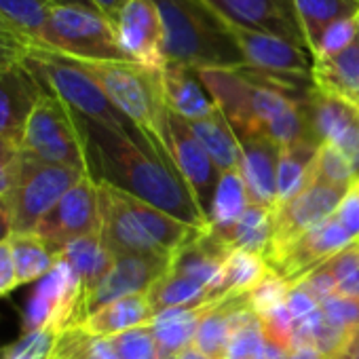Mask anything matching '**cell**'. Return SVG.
<instances>
[{
	"label": "cell",
	"mask_w": 359,
	"mask_h": 359,
	"mask_svg": "<svg viewBox=\"0 0 359 359\" xmlns=\"http://www.w3.org/2000/svg\"><path fill=\"white\" fill-rule=\"evenodd\" d=\"M81 121L87 142L89 175L95 182H106L180 222L210 231L189 184L173 165L165 163L154 150L129 135L116 133L83 116Z\"/></svg>",
	"instance_id": "1"
},
{
	"label": "cell",
	"mask_w": 359,
	"mask_h": 359,
	"mask_svg": "<svg viewBox=\"0 0 359 359\" xmlns=\"http://www.w3.org/2000/svg\"><path fill=\"white\" fill-rule=\"evenodd\" d=\"M199 76L237 140L264 135L281 148L298 142H317L306 121L304 102L290 95L294 85L304 81L273 79L250 68L201 70Z\"/></svg>",
	"instance_id": "2"
},
{
	"label": "cell",
	"mask_w": 359,
	"mask_h": 359,
	"mask_svg": "<svg viewBox=\"0 0 359 359\" xmlns=\"http://www.w3.org/2000/svg\"><path fill=\"white\" fill-rule=\"evenodd\" d=\"M165 30V57L201 70H241L248 66L231 24L208 0H154Z\"/></svg>",
	"instance_id": "3"
},
{
	"label": "cell",
	"mask_w": 359,
	"mask_h": 359,
	"mask_svg": "<svg viewBox=\"0 0 359 359\" xmlns=\"http://www.w3.org/2000/svg\"><path fill=\"white\" fill-rule=\"evenodd\" d=\"M74 62L102 87L112 106L140 129L158 156L173 165L161 72L131 62Z\"/></svg>",
	"instance_id": "4"
},
{
	"label": "cell",
	"mask_w": 359,
	"mask_h": 359,
	"mask_svg": "<svg viewBox=\"0 0 359 359\" xmlns=\"http://www.w3.org/2000/svg\"><path fill=\"white\" fill-rule=\"evenodd\" d=\"M24 62L34 72V76L41 81V85L49 93L60 97L79 116H83L91 123L104 125L116 133L129 135L131 140L140 142L142 146L154 150L150 146V142L140 133V129L112 106V102L106 97L102 87L74 60L51 53L47 49L28 47Z\"/></svg>",
	"instance_id": "5"
},
{
	"label": "cell",
	"mask_w": 359,
	"mask_h": 359,
	"mask_svg": "<svg viewBox=\"0 0 359 359\" xmlns=\"http://www.w3.org/2000/svg\"><path fill=\"white\" fill-rule=\"evenodd\" d=\"M39 49L81 62H127L114 24L91 3L53 5Z\"/></svg>",
	"instance_id": "6"
},
{
	"label": "cell",
	"mask_w": 359,
	"mask_h": 359,
	"mask_svg": "<svg viewBox=\"0 0 359 359\" xmlns=\"http://www.w3.org/2000/svg\"><path fill=\"white\" fill-rule=\"evenodd\" d=\"M20 150L45 163L66 165L89 173L83 121L47 89L26 123Z\"/></svg>",
	"instance_id": "7"
},
{
	"label": "cell",
	"mask_w": 359,
	"mask_h": 359,
	"mask_svg": "<svg viewBox=\"0 0 359 359\" xmlns=\"http://www.w3.org/2000/svg\"><path fill=\"white\" fill-rule=\"evenodd\" d=\"M89 175L87 171L45 163L22 152V165L5 203L13 233H34L39 222L62 201V197Z\"/></svg>",
	"instance_id": "8"
},
{
	"label": "cell",
	"mask_w": 359,
	"mask_h": 359,
	"mask_svg": "<svg viewBox=\"0 0 359 359\" xmlns=\"http://www.w3.org/2000/svg\"><path fill=\"white\" fill-rule=\"evenodd\" d=\"M83 304V287L68 262L55 266L34 283L22 309V332L51 327L64 332L79 325Z\"/></svg>",
	"instance_id": "9"
},
{
	"label": "cell",
	"mask_w": 359,
	"mask_h": 359,
	"mask_svg": "<svg viewBox=\"0 0 359 359\" xmlns=\"http://www.w3.org/2000/svg\"><path fill=\"white\" fill-rule=\"evenodd\" d=\"M34 233L55 254H60L68 243L81 237L102 233L100 189L95 180L91 175H85L39 222Z\"/></svg>",
	"instance_id": "10"
},
{
	"label": "cell",
	"mask_w": 359,
	"mask_h": 359,
	"mask_svg": "<svg viewBox=\"0 0 359 359\" xmlns=\"http://www.w3.org/2000/svg\"><path fill=\"white\" fill-rule=\"evenodd\" d=\"M167 125H169V154L173 167L189 184L199 210L203 212L210 224V212L220 182V169L216 167L210 152L203 148V144L191 129L189 121L169 110Z\"/></svg>",
	"instance_id": "11"
},
{
	"label": "cell",
	"mask_w": 359,
	"mask_h": 359,
	"mask_svg": "<svg viewBox=\"0 0 359 359\" xmlns=\"http://www.w3.org/2000/svg\"><path fill=\"white\" fill-rule=\"evenodd\" d=\"M231 32L243 51L245 68L285 81H311L313 53L281 36L231 24ZM313 83V81H311Z\"/></svg>",
	"instance_id": "12"
},
{
	"label": "cell",
	"mask_w": 359,
	"mask_h": 359,
	"mask_svg": "<svg viewBox=\"0 0 359 359\" xmlns=\"http://www.w3.org/2000/svg\"><path fill=\"white\" fill-rule=\"evenodd\" d=\"M112 24L127 62L163 72L167 66L165 30L154 0H125Z\"/></svg>",
	"instance_id": "13"
},
{
	"label": "cell",
	"mask_w": 359,
	"mask_h": 359,
	"mask_svg": "<svg viewBox=\"0 0 359 359\" xmlns=\"http://www.w3.org/2000/svg\"><path fill=\"white\" fill-rule=\"evenodd\" d=\"M348 191L351 189L315 180V182H311L298 197H294L285 205L277 208L273 239H271L266 254L285 248L287 243L300 239L309 231H313V229L321 226L323 222H327L330 218H334V214L338 212V208Z\"/></svg>",
	"instance_id": "14"
},
{
	"label": "cell",
	"mask_w": 359,
	"mask_h": 359,
	"mask_svg": "<svg viewBox=\"0 0 359 359\" xmlns=\"http://www.w3.org/2000/svg\"><path fill=\"white\" fill-rule=\"evenodd\" d=\"M97 189H100V208H102V239L116 258L121 256L171 258L142 226L137 216L127 205L123 191L106 182H97Z\"/></svg>",
	"instance_id": "15"
},
{
	"label": "cell",
	"mask_w": 359,
	"mask_h": 359,
	"mask_svg": "<svg viewBox=\"0 0 359 359\" xmlns=\"http://www.w3.org/2000/svg\"><path fill=\"white\" fill-rule=\"evenodd\" d=\"M169 262H171V258H156V256H121V258H116V262L106 273V277L83 300L79 323L108 302H114L118 298L133 296V294H148V290L163 275L169 273Z\"/></svg>",
	"instance_id": "16"
},
{
	"label": "cell",
	"mask_w": 359,
	"mask_h": 359,
	"mask_svg": "<svg viewBox=\"0 0 359 359\" xmlns=\"http://www.w3.org/2000/svg\"><path fill=\"white\" fill-rule=\"evenodd\" d=\"M208 3L229 24L262 30L309 49L294 0H208Z\"/></svg>",
	"instance_id": "17"
},
{
	"label": "cell",
	"mask_w": 359,
	"mask_h": 359,
	"mask_svg": "<svg viewBox=\"0 0 359 359\" xmlns=\"http://www.w3.org/2000/svg\"><path fill=\"white\" fill-rule=\"evenodd\" d=\"M43 93L45 87L24 60L0 68V140L20 148L26 123Z\"/></svg>",
	"instance_id": "18"
},
{
	"label": "cell",
	"mask_w": 359,
	"mask_h": 359,
	"mask_svg": "<svg viewBox=\"0 0 359 359\" xmlns=\"http://www.w3.org/2000/svg\"><path fill=\"white\" fill-rule=\"evenodd\" d=\"M239 171L248 187L250 205L277 210V167L281 146L271 137H243Z\"/></svg>",
	"instance_id": "19"
},
{
	"label": "cell",
	"mask_w": 359,
	"mask_h": 359,
	"mask_svg": "<svg viewBox=\"0 0 359 359\" xmlns=\"http://www.w3.org/2000/svg\"><path fill=\"white\" fill-rule=\"evenodd\" d=\"M161 79L167 108L177 116H182L184 121H201L220 110L197 70L187 68L182 64L167 62V66L161 72Z\"/></svg>",
	"instance_id": "20"
},
{
	"label": "cell",
	"mask_w": 359,
	"mask_h": 359,
	"mask_svg": "<svg viewBox=\"0 0 359 359\" xmlns=\"http://www.w3.org/2000/svg\"><path fill=\"white\" fill-rule=\"evenodd\" d=\"M313 87L359 110V39L344 51L313 62Z\"/></svg>",
	"instance_id": "21"
},
{
	"label": "cell",
	"mask_w": 359,
	"mask_h": 359,
	"mask_svg": "<svg viewBox=\"0 0 359 359\" xmlns=\"http://www.w3.org/2000/svg\"><path fill=\"white\" fill-rule=\"evenodd\" d=\"M154 315L156 313L150 306L148 296L133 294V296H125L114 302H108L102 309L93 311L89 317H85L79 323V327L97 338H112L127 330L150 325Z\"/></svg>",
	"instance_id": "22"
},
{
	"label": "cell",
	"mask_w": 359,
	"mask_h": 359,
	"mask_svg": "<svg viewBox=\"0 0 359 359\" xmlns=\"http://www.w3.org/2000/svg\"><path fill=\"white\" fill-rule=\"evenodd\" d=\"M60 260L68 262L70 269L74 271V275L81 281L83 287V300L87 298V294L106 277V273L112 269V264L116 262V256L110 252V248L104 243L102 233L95 235H87L81 237L72 243H68L60 254ZM83 306V304H81ZM81 319V317H79Z\"/></svg>",
	"instance_id": "23"
},
{
	"label": "cell",
	"mask_w": 359,
	"mask_h": 359,
	"mask_svg": "<svg viewBox=\"0 0 359 359\" xmlns=\"http://www.w3.org/2000/svg\"><path fill=\"white\" fill-rule=\"evenodd\" d=\"M216 304H203L195 309H167L154 315L150 327L158 342L161 359H175L187 346L193 344L199 321Z\"/></svg>",
	"instance_id": "24"
},
{
	"label": "cell",
	"mask_w": 359,
	"mask_h": 359,
	"mask_svg": "<svg viewBox=\"0 0 359 359\" xmlns=\"http://www.w3.org/2000/svg\"><path fill=\"white\" fill-rule=\"evenodd\" d=\"M321 144L298 142L283 146L277 167V208L298 197L313 182V163Z\"/></svg>",
	"instance_id": "25"
},
{
	"label": "cell",
	"mask_w": 359,
	"mask_h": 359,
	"mask_svg": "<svg viewBox=\"0 0 359 359\" xmlns=\"http://www.w3.org/2000/svg\"><path fill=\"white\" fill-rule=\"evenodd\" d=\"M266 273L269 266L262 256L243 250H233L224 262L220 283L214 292V302L220 304L224 300L248 296L264 279Z\"/></svg>",
	"instance_id": "26"
},
{
	"label": "cell",
	"mask_w": 359,
	"mask_h": 359,
	"mask_svg": "<svg viewBox=\"0 0 359 359\" xmlns=\"http://www.w3.org/2000/svg\"><path fill=\"white\" fill-rule=\"evenodd\" d=\"M273 229H275V210L250 205L243 218L233 229L224 233H214V231L210 233L216 235L229 250H243L264 256L273 239Z\"/></svg>",
	"instance_id": "27"
},
{
	"label": "cell",
	"mask_w": 359,
	"mask_h": 359,
	"mask_svg": "<svg viewBox=\"0 0 359 359\" xmlns=\"http://www.w3.org/2000/svg\"><path fill=\"white\" fill-rule=\"evenodd\" d=\"M189 125L195 131V135L199 137V142L203 144V148L210 152V156L216 163V167L220 169V173L239 169L241 144H239L233 127L229 125L226 116L222 114V110H218L216 114H212L208 118L193 121Z\"/></svg>",
	"instance_id": "28"
},
{
	"label": "cell",
	"mask_w": 359,
	"mask_h": 359,
	"mask_svg": "<svg viewBox=\"0 0 359 359\" xmlns=\"http://www.w3.org/2000/svg\"><path fill=\"white\" fill-rule=\"evenodd\" d=\"M51 7V0H0V20L26 47H39L45 36Z\"/></svg>",
	"instance_id": "29"
},
{
	"label": "cell",
	"mask_w": 359,
	"mask_h": 359,
	"mask_svg": "<svg viewBox=\"0 0 359 359\" xmlns=\"http://www.w3.org/2000/svg\"><path fill=\"white\" fill-rule=\"evenodd\" d=\"M250 208V195L248 187L243 182V175L239 169L222 171L220 182L216 189L214 205L210 212V231L214 233H224L233 229L243 214Z\"/></svg>",
	"instance_id": "30"
},
{
	"label": "cell",
	"mask_w": 359,
	"mask_h": 359,
	"mask_svg": "<svg viewBox=\"0 0 359 359\" xmlns=\"http://www.w3.org/2000/svg\"><path fill=\"white\" fill-rule=\"evenodd\" d=\"M9 243L20 285L36 283L57 262V254L36 233H13Z\"/></svg>",
	"instance_id": "31"
},
{
	"label": "cell",
	"mask_w": 359,
	"mask_h": 359,
	"mask_svg": "<svg viewBox=\"0 0 359 359\" xmlns=\"http://www.w3.org/2000/svg\"><path fill=\"white\" fill-rule=\"evenodd\" d=\"M294 7L306 39V47L313 51L327 26L344 18H355L359 0H294Z\"/></svg>",
	"instance_id": "32"
},
{
	"label": "cell",
	"mask_w": 359,
	"mask_h": 359,
	"mask_svg": "<svg viewBox=\"0 0 359 359\" xmlns=\"http://www.w3.org/2000/svg\"><path fill=\"white\" fill-rule=\"evenodd\" d=\"M146 296L154 313H161L167 309H195L203 304H214L210 298V292L203 285L195 283L193 279L173 275V273L163 275L148 290Z\"/></svg>",
	"instance_id": "33"
},
{
	"label": "cell",
	"mask_w": 359,
	"mask_h": 359,
	"mask_svg": "<svg viewBox=\"0 0 359 359\" xmlns=\"http://www.w3.org/2000/svg\"><path fill=\"white\" fill-rule=\"evenodd\" d=\"M231 340V302L224 300L212 306L199 321L193 344L208 359H224Z\"/></svg>",
	"instance_id": "34"
},
{
	"label": "cell",
	"mask_w": 359,
	"mask_h": 359,
	"mask_svg": "<svg viewBox=\"0 0 359 359\" xmlns=\"http://www.w3.org/2000/svg\"><path fill=\"white\" fill-rule=\"evenodd\" d=\"M51 359H118V357L108 338L91 336L76 325L60 334Z\"/></svg>",
	"instance_id": "35"
},
{
	"label": "cell",
	"mask_w": 359,
	"mask_h": 359,
	"mask_svg": "<svg viewBox=\"0 0 359 359\" xmlns=\"http://www.w3.org/2000/svg\"><path fill=\"white\" fill-rule=\"evenodd\" d=\"M60 334L62 332L51 327L22 332L15 342L0 348V359H51Z\"/></svg>",
	"instance_id": "36"
},
{
	"label": "cell",
	"mask_w": 359,
	"mask_h": 359,
	"mask_svg": "<svg viewBox=\"0 0 359 359\" xmlns=\"http://www.w3.org/2000/svg\"><path fill=\"white\" fill-rule=\"evenodd\" d=\"M315 180H321V182L336 184V187H344V189H353L355 184H359L346 156L336 146H330V144H321L317 150V156L313 163V182Z\"/></svg>",
	"instance_id": "37"
},
{
	"label": "cell",
	"mask_w": 359,
	"mask_h": 359,
	"mask_svg": "<svg viewBox=\"0 0 359 359\" xmlns=\"http://www.w3.org/2000/svg\"><path fill=\"white\" fill-rule=\"evenodd\" d=\"M108 340L118 359H161L158 342L150 325L127 330Z\"/></svg>",
	"instance_id": "38"
},
{
	"label": "cell",
	"mask_w": 359,
	"mask_h": 359,
	"mask_svg": "<svg viewBox=\"0 0 359 359\" xmlns=\"http://www.w3.org/2000/svg\"><path fill=\"white\" fill-rule=\"evenodd\" d=\"M290 290H292V285L283 277H279L277 273L269 271L264 275V279L248 294V304L258 315L269 313V311L285 304V298H287Z\"/></svg>",
	"instance_id": "39"
},
{
	"label": "cell",
	"mask_w": 359,
	"mask_h": 359,
	"mask_svg": "<svg viewBox=\"0 0 359 359\" xmlns=\"http://www.w3.org/2000/svg\"><path fill=\"white\" fill-rule=\"evenodd\" d=\"M357 39H359V32H357V22H355V18L338 20V22H334L332 26H327L325 32L319 36L317 45H315L313 51H311V53H313V60L336 55V53L348 49Z\"/></svg>",
	"instance_id": "40"
},
{
	"label": "cell",
	"mask_w": 359,
	"mask_h": 359,
	"mask_svg": "<svg viewBox=\"0 0 359 359\" xmlns=\"http://www.w3.org/2000/svg\"><path fill=\"white\" fill-rule=\"evenodd\" d=\"M260 321H262V327H264V336L266 340L283 346L285 351L292 353V340H294V325H296V319L292 317L290 309L285 304L269 311V313H262L260 315Z\"/></svg>",
	"instance_id": "41"
},
{
	"label": "cell",
	"mask_w": 359,
	"mask_h": 359,
	"mask_svg": "<svg viewBox=\"0 0 359 359\" xmlns=\"http://www.w3.org/2000/svg\"><path fill=\"white\" fill-rule=\"evenodd\" d=\"M321 311L336 325H342L355 334L359 332V298H346L336 294L321 302Z\"/></svg>",
	"instance_id": "42"
},
{
	"label": "cell",
	"mask_w": 359,
	"mask_h": 359,
	"mask_svg": "<svg viewBox=\"0 0 359 359\" xmlns=\"http://www.w3.org/2000/svg\"><path fill=\"white\" fill-rule=\"evenodd\" d=\"M22 165V150L5 140H0V199L13 189L15 177Z\"/></svg>",
	"instance_id": "43"
},
{
	"label": "cell",
	"mask_w": 359,
	"mask_h": 359,
	"mask_svg": "<svg viewBox=\"0 0 359 359\" xmlns=\"http://www.w3.org/2000/svg\"><path fill=\"white\" fill-rule=\"evenodd\" d=\"M300 287H304L319 304L332 296L338 294V283L334 279V275L325 269V264H321L319 269H315L311 275H306L300 283H296Z\"/></svg>",
	"instance_id": "44"
},
{
	"label": "cell",
	"mask_w": 359,
	"mask_h": 359,
	"mask_svg": "<svg viewBox=\"0 0 359 359\" xmlns=\"http://www.w3.org/2000/svg\"><path fill=\"white\" fill-rule=\"evenodd\" d=\"M334 218L346 229L353 241H359V184H355L342 199Z\"/></svg>",
	"instance_id": "45"
},
{
	"label": "cell",
	"mask_w": 359,
	"mask_h": 359,
	"mask_svg": "<svg viewBox=\"0 0 359 359\" xmlns=\"http://www.w3.org/2000/svg\"><path fill=\"white\" fill-rule=\"evenodd\" d=\"M15 287H20V281H18V273H15L11 243L7 239L0 243V298L11 294Z\"/></svg>",
	"instance_id": "46"
},
{
	"label": "cell",
	"mask_w": 359,
	"mask_h": 359,
	"mask_svg": "<svg viewBox=\"0 0 359 359\" xmlns=\"http://www.w3.org/2000/svg\"><path fill=\"white\" fill-rule=\"evenodd\" d=\"M285 306L290 309L292 317L298 321V319H304V317L313 315L321 304H319L304 287L292 285V290H290V294H287V298H285Z\"/></svg>",
	"instance_id": "47"
},
{
	"label": "cell",
	"mask_w": 359,
	"mask_h": 359,
	"mask_svg": "<svg viewBox=\"0 0 359 359\" xmlns=\"http://www.w3.org/2000/svg\"><path fill=\"white\" fill-rule=\"evenodd\" d=\"M26 53H28V47L20 39L0 34V68L22 62L26 57Z\"/></svg>",
	"instance_id": "48"
},
{
	"label": "cell",
	"mask_w": 359,
	"mask_h": 359,
	"mask_svg": "<svg viewBox=\"0 0 359 359\" xmlns=\"http://www.w3.org/2000/svg\"><path fill=\"white\" fill-rule=\"evenodd\" d=\"M89 3H91L97 11H102L110 22H114L116 15H118V11H121V7L125 5V0H89Z\"/></svg>",
	"instance_id": "49"
},
{
	"label": "cell",
	"mask_w": 359,
	"mask_h": 359,
	"mask_svg": "<svg viewBox=\"0 0 359 359\" xmlns=\"http://www.w3.org/2000/svg\"><path fill=\"white\" fill-rule=\"evenodd\" d=\"M13 235V226H11V218H9V212L5 208V203L0 201V243L7 241L9 237Z\"/></svg>",
	"instance_id": "50"
},
{
	"label": "cell",
	"mask_w": 359,
	"mask_h": 359,
	"mask_svg": "<svg viewBox=\"0 0 359 359\" xmlns=\"http://www.w3.org/2000/svg\"><path fill=\"white\" fill-rule=\"evenodd\" d=\"M287 359H325L319 351L311 348V346H300V348H294Z\"/></svg>",
	"instance_id": "51"
},
{
	"label": "cell",
	"mask_w": 359,
	"mask_h": 359,
	"mask_svg": "<svg viewBox=\"0 0 359 359\" xmlns=\"http://www.w3.org/2000/svg\"><path fill=\"white\" fill-rule=\"evenodd\" d=\"M175 359H208V357H205V355H203L195 344H191V346H187L182 353H180Z\"/></svg>",
	"instance_id": "52"
},
{
	"label": "cell",
	"mask_w": 359,
	"mask_h": 359,
	"mask_svg": "<svg viewBox=\"0 0 359 359\" xmlns=\"http://www.w3.org/2000/svg\"><path fill=\"white\" fill-rule=\"evenodd\" d=\"M0 34H5V36H15L13 32H11V28L3 22V20H0ZM18 39V36H15Z\"/></svg>",
	"instance_id": "53"
},
{
	"label": "cell",
	"mask_w": 359,
	"mask_h": 359,
	"mask_svg": "<svg viewBox=\"0 0 359 359\" xmlns=\"http://www.w3.org/2000/svg\"><path fill=\"white\" fill-rule=\"evenodd\" d=\"M53 5H57V3H89V0H51Z\"/></svg>",
	"instance_id": "54"
},
{
	"label": "cell",
	"mask_w": 359,
	"mask_h": 359,
	"mask_svg": "<svg viewBox=\"0 0 359 359\" xmlns=\"http://www.w3.org/2000/svg\"><path fill=\"white\" fill-rule=\"evenodd\" d=\"M330 359H351L346 353H342V355H336V357H330Z\"/></svg>",
	"instance_id": "55"
},
{
	"label": "cell",
	"mask_w": 359,
	"mask_h": 359,
	"mask_svg": "<svg viewBox=\"0 0 359 359\" xmlns=\"http://www.w3.org/2000/svg\"><path fill=\"white\" fill-rule=\"evenodd\" d=\"M355 22H357V32H359V9H357V13H355Z\"/></svg>",
	"instance_id": "56"
}]
</instances>
